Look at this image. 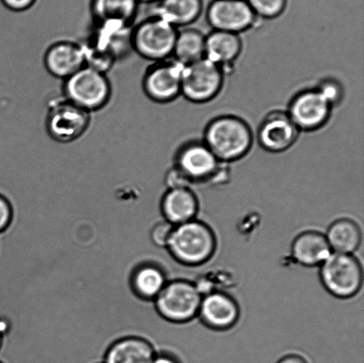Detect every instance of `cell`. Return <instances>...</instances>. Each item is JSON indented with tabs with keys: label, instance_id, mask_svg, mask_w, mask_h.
<instances>
[{
	"label": "cell",
	"instance_id": "obj_35",
	"mask_svg": "<svg viewBox=\"0 0 364 363\" xmlns=\"http://www.w3.org/2000/svg\"><path fill=\"white\" fill-rule=\"evenodd\" d=\"M0 363H2L1 362H0Z\"/></svg>",
	"mask_w": 364,
	"mask_h": 363
},
{
	"label": "cell",
	"instance_id": "obj_32",
	"mask_svg": "<svg viewBox=\"0 0 364 363\" xmlns=\"http://www.w3.org/2000/svg\"><path fill=\"white\" fill-rule=\"evenodd\" d=\"M152 363H178V362L168 355H159L155 357Z\"/></svg>",
	"mask_w": 364,
	"mask_h": 363
},
{
	"label": "cell",
	"instance_id": "obj_29",
	"mask_svg": "<svg viewBox=\"0 0 364 363\" xmlns=\"http://www.w3.org/2000/svg\"><path fill=\"white\" fill-rule=\"evenodd\" d=\"M4 6L13 13H24L34 6L37 0H1Z\"/></svg>",
	"mask_w": 364,
	"mask_h": 363
},
{
	"label": "cell",
	"instance_id": "obj_10",
	"mask_svg": "<svg viewBox=\"0 0 364 363\" xmlns=\"http://www.w3.org/2000/svg\"><path fill=\"white\" fill-rule=\"evenodd\" d=\"M174 167L191 183H198L219 175L220 162L205 142L191 141L178 151Z\"/></svg>",
	"mask_w": 364,
	"mask_h": 363
},
{
	"label": "cell",
	"instance_id": "obj_8",
	"mask_svg": "<svg viewBox=\"0 0 364 363\" xmlns=\"http://www.w3.org/2000/svg\"><path fill=\"white\" fill-rule=\"evenodd\" d=\"M202 298L196 284L174 281L166 283L156 298V309L168 321L186 323L198 314Z\"/></svg>",
	"mask_w": 364,
	"mask_h": 363
},
{
	"label": "cell",
	"instance_id": "obj_28",
	"mask_svg": "<svg viewBox=\"0 0 364 363\" xmlns=\"http://www.w3.org/2000/svg\"><path fill=\"white\" fill-rule=\"evenodd\" d=\"M191 183L183 174H182L176 167L169 170L166 175V184L170 190L173 188H188V185Z\"/></svg>",
	"mask_w": 364,
	"mask_h": 363
},
{
	"label": "cell",
	"instance_id": "obj_9",
	"mask_svg": "<svg viewBox=\"0 0 364 363\" xmlns=\"http://www.w3.org/2000/svg\"><path fill=\"white\" fill-rule=\"evenodd\" d=\"M183 66L177 60H166L149 67L142 81L145 94L151 101L168 103L181 94Z\"/></svg>",
	"mask_w": 364,
	"mask_h": 363
},
{
	"label": "cell",
	"instance_id": "obj_17",
	"mask_svg": "<svg viewBox=\"0 0 364 363\" xmlns=\"http://www.w3.org/2000/svg\"><path fill=\"white\" fill-rule=\"evenodd\" d=\"M198 210V199L188 188H173L163 198L164 215L172 225H181L194 220Z\"/></svg>",
	"mask_w": 364,
	"mask_h": 363
},
{
	"label": "cell",
	"instance_id": "obj_21",
	"mask_svg": "<svg viewBox=\"0 0 364 363\" xmlns=\"http://www.w3.org/2000/svg\"><path fill=\"white\" fill-rule=\"evenodd\" d=\"M242 49L238 34L214 31L205 38V58L223 67L237 58Z\"/></svg>",
	"mask_w": 364,
	"mask_h": 363
},
{
	"label": "cell",
	"instance_id": "obj_13",
	"mask_svg": "<svg viewBox=\"0 0 364 363\" xmlns=\"http://www.w3.org/2000/svg\"><path fill=\"white\" fill-rule=\"evenodd\" d=\"M299 131L287 112L277 110L267 114L260 124L259 142L267 151L284 152L297 141Z\"/></svg>",
	"mask_w": 364,
	"mask_h": 363
},
{
	"label": "cell",
	"instance_id": "obj_6",
	"mask_svg": "<svg viewBox=\"0 0 364 363\" xmlns=\"http://www.w3.org/2000/svg\"><path fill=\"white\" fill-rule=\"evenodd\" d=\"M321 281L333 296L348 298L355 296L363 284V269L351 254L333 252L322 264Z\"/></svg>",
	"mask_w": 364,
	"mask_h": 363
},
{
	"label": "cell",
	"instance_id": "obj_12",
	"mask_svg": "<svg viewBox=\"0 0 364 363\" xmlns=\"http://www.w3.org/2000/svg\"><path fill=\"white\" fill-rule=\"evenodd\" d=\"M333 107L317 89L295 96L289 107V116L299 130L314 131L326 124Z\"/></svg>",
	"mask_w": 364,
	"mask_h": 363
},
{
	"label": "cell",
	"instance_id": "obj_33",
	"mask_svg": "<svg viewBox=\"0 0 364 363\" xmlns=\"http://www.w3.org/2000/svg\"><path fill=\"white\" fill-rule=\"evenodd\" d=\"M159 1V0H138V2L142 5H154L156 2Z\"/></svg>",
	"mask_w": 364,
	"mask_h": 363
},
{
	"label": "cell",
	"instance_id": "obj_15",
	"mask_svg": "<svg viewBox=\"0 0 364 363\" xmlns=\"http://www.w3.org/2000/svg\"><path fill=\"white\" fill-rule=\"evenodd\" d=\"M198 314L205 325L216 330L231 328L237 323L239 308L233 298L220 291H212L202 298Z\"/></svg>",
	"mask_w": 364,
	"mask_h": 363
},
{
	"label": "cell",
	"instance_id": "obj_31",
	"mask_svg": "<svg viewBox=\"0 0 364 363\" xmlns=\"http://www.w3.org/2000/svg\"><path fill=\"white\" fill-rule=\"evenodd\" d=\"M277 363H308L304 358L299 357V355H287L282 358Z\"/></svg>",
	"mask_w": 364,
	"mask_h": 363
},
{
	"label": "cell",
	"instance_id": "obj_3",
	"mask_svg": "<svg viewBox=\"0 0 364 363\" xmlns=\"http://www.w3.org/2000/svg\"><path fill=\"white\" fill-rule=\"evenodd\" d=\"M177 28L161 18L151 16L134 23L131 43L133 51L153 63L163 62L173 55Z\"/></svg>",
	"mask_w": 364,
	"mask_h": 363
},
{
	"label": "cell",
	"instance_id": "obj_19",
	"mask_svg": "<svg viewBox=\"0 0 364 363\" xmlns=\"http://www.w3.org/2000/svg\"><path fill=\"white\" fill-rule=\"evenodd\" d=\"M151 16L161 18L176 28L188 26L202 13V0H159Z\"/></svg>",
	"mask_w": 364,
	"mask_h": 363
},
{
	"label": "cell",
	"instance_id": "obj_20",
	"mask_svg": "<svg viewBox=\"0 0 364 363\" xmlns=\"http://www.w3.org/2000/svg\"><path fill=\"white\" fill-rule=\"evenodd\" d=\"M154 348L140 337H127L114 343L107 351L105 363H152Z\"/></svg>",
	"mask_w": 364,
	"mask_h": 363
},
{
	"label": "cell",
	"instance_id": "obj_16",
	"mask_svg": "<svg viewBox=\"0 0 364 363\" xmlns=\"http://www.w3.org/2000/svg\"><path fill=\"white\" fill-rule=\"evenodd\" d=\"M141 4L138 0H91L92 23L134 26Z\"/></svg>",
	"mask_w": 364,
	"mask_h": 363
},
{
	"label": "cell",
	"instance_id": "obj_4",
	"mask_svg": "<svg viewBox=\"0 0 364 363\" xmlns=\"http://www.w3.org/2000/svg\"><path fill=\"white\" fill-rule=\"evenodd\" d=\"M112 94L107 74L88 66L64 80L63 97L91 114L105 108Z\"/></svg>",
	"mask_w": 364,
	"mask_h": 363
},
{
	"label": "cell",
	"instance_id": "obj_18",
	"mask_svg": "<svg viewBox=\"0 0 364 363\" xmlns=\"http://www.w3.org/2000/svg\"><path fill=\"white\" fill-rule=\"evenodd\" d=\"M292 256L303 266L322 265L333 251L326 237L317 232H305L299 234L292 244Z\"/></svg>",
	"mask_w": 364,
	"mask_h": 363
},
{
	"label": "cell",
	"instance_id": "obj_7",
	"mask_svg": "<svg viewBox=\"0 0 364 363\" xmlns=\"http://www.w3.org/2000/svg\"><path fill=\"white\" fill-rule=\"evenodd\" d=\"M223 85V70L206 58L183 66L181 94L188 101L205 103L215 98Z\"/></svg>",
	"mask_w": 364,
	"mask_h": 363
},
{
	"label": "cell",
	"instance_id": "obj_27",
	"mask_svg": "<svg viewBox=\"0 0 364 363\" xmlns=\"http://www.w3.org/2000/svg\"><path fill=\"white\" fill-rule=\"evenodd\" d=\"M173 227V225L168 222L158 224L151 232L153 243L159 247H167Z\"/></svg>",
	"mask_w": 364,
	"mask_h": 363
},
{
	"label": "cell",
	"instance_id": "obj_26",
	"mask_svg": "<svg viewBox=\"0 0 364 363\" xmlns=\"http://www.w3.org/2000/svg\"><path fill=\"white\" fill-rule=\"evenodd\" d=\"M316 89L331 107L338 104L343 98V88L333 80L323 81Z\"/></svg>",
	"mask_w": 364,
	"mask_h": 363
},
{
	"label": "cell",
	"instance_id": "obj_34",
	"mask_svg": "<svg viewBox=\"0 0 364 363\" xmlns=\"http://www.w3.org/2000/svg\"><path fill=\"white\" fill-rule=\"evenodd\" d=\"M2 335H3L2 332H0V347H1V346H2Z\"/></svg>",
	"mask_w": 364,
	"mask_h": 363
},
{
	"label": "cell",
	"instance_id": "obj_22",
	"mask_svg": "<svg viewBox=\"0 0 364 363\" xmlns=\"http://www.w3.org/2000/svg\"><path fill=\"white\" fill-rule=\"evenodd\" d=\"M331 251L336 254H352L362 243V232L355 222L348 219L336 220L328 229L326 237Z\"/></svg>",
	"mask_w": 364,
	"mask_h": 363
},
{
	"label": "cell",
	"instance_id": "obj_11",
	"mask_svg": "<svg viewBox=\"0 0 364 363\" xmlns=\"http://www.w3.org/2000/svg\"><path fill=\"white\" fill-rule=\"evenodd\" d=\"M247 0H213L207 10V21L214 31L238 34L256 23Z\"/></svg>",
	"mask_w": 364,
	"mask_h": 363
},
{
	"label": "cell",
	"instance_id": "obj_30",
	"mask_svg": "<svg viewBox=\"0 0 364 363\" xmlns=\"http://www.w3.org/2000/svg\"><path fill=\"white\" fill-rule=\"evenodd\" d=\"M12 220V207L9 200L0 195V233L9 226Z\"/></svg>",
	"mask_w": 364,
	"mask_h": 363
},
{
	"label": "cell",
	"instance_id": "obj_25",
	"mask_svg": "<svg viewBox=\"0 0 364 363\" xmlns=\"http://www.w3.org/2000/svg\"><path fill=\"white\" fill-rule=\"evenodd\" d=\"M253 13L258 18L273 19L283 13L287 0H247Z\"/></svg>",
	"mask_w": 364,
	"mask_h": 363
},
{
	"label": "cell",
	"instance_id": "obj_2",
	"mask_svg": "<svg viewBox=\"0 0 364 363\" xmlns=\"http://www.w3.org/2000/svg\"><path fill=\"white\" fill-rule=\"evenodd\" d=\"M167 247L177 261L186 265L198 266L212 257L216 240L208 226L193 220L173 227Z\"/></svg>",
	"mask_w": 364,
	"mask_h": 363
},
{
	"label": "cell",
	"instance_id": "obj_24",
	"mask_svg": "<svg viewBox=\"0 0 364 363\" xmlns=\"http://www.w3.org/2000/svg\"><path fill=\"white\" fill-rule=\"evenodd\" d=\"M166 284V276L162 270L155 266H141L134 273V291L139 296L147 300L158 297Z\"/></svg>",
	"mask_w": 364,
	"mask_h": 363
},
{
	"label": "cell",
	"instance_id": "obj_5",
	"mask_svg": "<svg viewBox=\"0 0 364 363\" xmlns=\"http://www.w3.org/2000/svg\"><path fill=\"white\" fill-rule=\"evenodd\" d=\"M91 124V113L65 98L56 99L48 107L46 131L53 141L68 144L87 133Z\"/></svg>",
	"mask_w": 364,
	"mask_h": 363
},
{
	"label": "cell",
	"instance_id": "obj_1",
	"mask_svg": "<svg viewBox=\"0 0 364 363\" xmlns=\"http://www.w3.org/2000/svg\"><path fill=\"white\" fill-rule=\"evenodd\" d=\"M203 142L220 163H230L247 154L252 148V134L244 120L223 116L206 127Z\"/></svg>",
	"mask_w": 364,
	"mask_h": 363
},
{
	"label": "cell",
	"instance_id": "obj_23",
	"mask_svg": "<svg viewBox=\"0 0 364 363\" xmlns=\"http://www.w3.org/2000/svg\"><path fill=\"white\" fill-rule=\"evenodd\" d=\"M205 38L201 32L187 28L178 31L173 55L176 57L178 63L182 65H188L205 58Z\"/></svg>",
	"mask_w": 364,
	"mask_h": 363
},
{
	"label": "cell",
	"instance_id": "obj_14",
	"mask_svg": "<svg viewBox=\"0 0 364 363\" xmlns=\"http://www.w3.org/2000/svg\"><path fill=\"white\" fill-rule=\"evenodd\" d=\"M44 64L50 75L64 81L85 66L83 45L70 40L53 43L45 53Z\"/></svg>",
	"mask_w": 364,
	"mask_h": 363
}]
</instances>
